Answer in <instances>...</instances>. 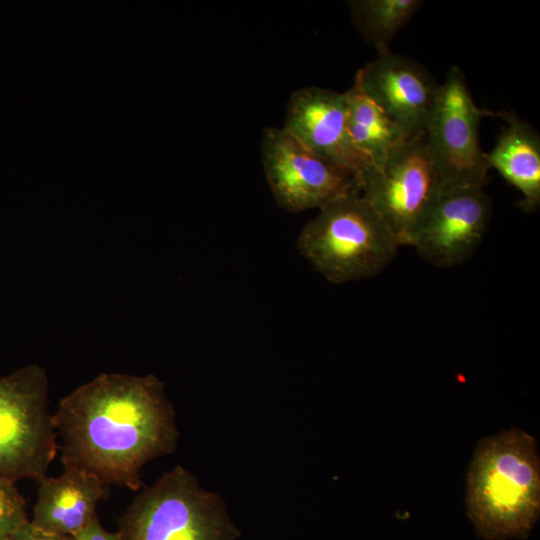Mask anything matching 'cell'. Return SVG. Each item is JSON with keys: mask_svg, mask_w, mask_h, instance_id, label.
Wrapping results in <instances>:
<instances>
[{"mask_svg": "<svg viewBox=\"0 0 540 540\" xmlns=\"http://www.w3.org/2000/svg\"><path fill=\"white\" fill-rule=\"evenodd\" d=\"M53 421L64 469L132 491L143 467L173 453L179 437L164 383L152 374H99L60 400Z\"/></svg>", "mask_w": 540, "mask_h": 540, "instance_id": "obj_1", "label": "cell"}, {"mask_svg": "<svg viewBox=\"0 0 540 540\" xmlns=\"http://www.w3.org/2000/svg\"><path fill=\"white\" fill-rule=\"evenodd\" d=\"M466 505L481 538L529 536L540 512V462L531 435L512 428L479 441L467 475Z\"/></svg>", "mask_w": 540, "mask_h": 540, "instance_id": "obj_2", "label": "cell"}, {"mask_svg": "<svg viewBox=\"0 0 540 540\" xmlns=\"http://www.w3.org/2000/svg\"><path fill=\"white\" fill-rule=\"evenodd\" d=\"M400 246L359 191L320 209L297 237L299 253L333 284L378 275L393 262Z\"/></svg>", "mask_w": 540, "mask_h": 540, "instance_id": "obj_3", "label": "cell"}, {"mask_svg": "<svg viewBox=\"0 0 540 540\" xmlns=\"http://www.w3.org/2000/svg\"><path fill=\"white\" fill-rule=\"evenodd\" d=\"M122 540H235L222 499L177 465L132 501L120 522Z\"/></svg>", "mask_w": 540, "mask_h": 540, "instance_id": "obj_4", "label": "cell"}, {"mask_svg": "<svg viewBox=\"0 0 540 540\" xmlns=\"http://www.w3.org/2000/svg\"><path fill=\"white\" fill-rule=\"evenodd\" d=\"M45 369L26 365L0 377V477L39 482L58 450Z\"/></svg>", "mask_w": 540, "mask_h": 540, "instance_id": "obj_5", "label": "cell"}, {"mask_svg": "<svg viewBox=\"0 0 540 540\" xmlns=\"http://www.w3.org/2000/svg\"><path fill=\"white\" fill-rule=\"evenodd\" d=\"M441 187L422 133L406 137L380 169L369 170L359 182V194L400 245L410 246L415 230Z\"/></svg>", "mask_w": 540, "mask_h": 540, "instance_id": "obj_6", "label": "cell"}, {"mask_svg": "<svg viewBox=\"0 0 540 540\" xmlns=\"http://www.w3.org/2000/svg\"><path fill=\"white\" fill-rule=\"evenodd\" d=\"M498 115L479 108L459 67L439 86L425 136L444 187H483L490 168L479 139L480 120Z\"/></svg>", "mask_w": 540, "mask_h": 540, "instance_id": "obj_7", "label": "cell"}, {"mask_svg": "<svg viewBox=\"0 0 540 540\" xmlns=\"http://www.w3.org/2000/svg\"><path fill=\"white\" fill-rule=\"evenodd\" d=\"M261 155L273 197L288 212L320 210L339 197L359 191L355 177L318 157L282 127L263 129Z\"/></svg>", "mask_w": 540, "mask_h": 540, "instance_id": "obj_8", "label": "cell"}, {"mask_svg": "<svg viewBox=\"0 0 540 540\" xmlns=\"http://www.w3.org/2000/svg\"><path fill=\"white\" fill-rule=\"evenodd\" d=\"M491 213L483 187H444L427 209L410 246L430 264L450 268L469 260L480 246Z\"/></svg>", "mask_w": 540, "mask_h": 540, "instance_id": "obj_9", "label": "cell"}, {"mask_svg": "<svg viewBox=\"0 0 540 540\" xmlns=\"http://www.w3.org/2000/svg\"><path fill=\"white\" fill-rule=\"evenodd\" d=\"M347 115L346 91L304 87L290 96L282 128L308 150L348 172L359 183L373 167L354 147Z\"/></svg>", "mask_w": 540, "mask_h": 540, "instance_id": "obj_10", "label": "cell"}, {"mask_svg": "<svg viewBox=\"0 0 540 540\" xmlns=\"http://www.w3.org/2000/svg\"><path fill=\"white\" fill-rule=\"evenodd\" d=\"M354 83L407 136L425 133L440 85L417 62L390 51L359 69Z\"/></svg>", "mask_w": 540, "mask_h": 540, "instance_id": "obj_11", "label": "cell"}, {"mask_svg": "<svg viewBox=\"0 0 540 540\" xmlns=\"http://www.w3.org/2000/svg\"><path fill=\"white\" fill-rule=\"evenodd\" d=\"M38 483L30 521L45 531L71 538L97 517V505L109 489L95 476L77 469H64L61 475L46 476Z\"/></svg>", "mask_w": 540, "mask_h": 540, "instance_id": "obj_12", "label": "cell"}, {"mask_svg": "<svg viewBox=\"0 0 540 540\" xmlns=\"http://www.w3.org/2000/svg\"><path fill=\"white\" fill-rule=\"evenodd\" d=\"M507 125L493 149L486 153L490 169L500 175L522 195L520 207L528 213L540 205V138L538 133L515 114L499 113Z\"/></svg>", "mask_w": 540, "mask_h": 540, "instance_id": "obj_13", "label": "cell"}, {"mask_svg": "<svg viewBox=\"0 0 540 540\" xmlns=\"http://www.w3.org/2000/svg\"><path fill=\"white\" fill-rule=\"evenodd\" d=\"M346 94L347 127L352 143L373 169L378 170L391 151L408 136L356 83Z\"/></svg>", "mask_w": 540, "mask_h": 540, "instance_id": "obj_14", "label": "cell"}, {"mask_svg": "<svg viewBox=\"0 0 540 540\" xmlns=\"http://www.w3.org/2000/svg\"><path fill=\"white\" fill-rule=\"evenodd\" d=\"M423 4L419 0H355L351 17L364 38L378 51L390 52V43Z\"/></svg>", "mask_w": 540, "mask_h": 540, "instance_id": "obj_15", "label": "cell"}, {"mask_svg": "<svg viewBox=\"0 0 540 540\" xmlns=\"http://www.w3.org/2000/svg\"><path fill=\"white\" fill-rule=\"evenodd\" d=\"M27 521L25 500L16 481L0 477V540H7Z\"/></svg>", "mask_w": 540, "mask_h": 540, "instance_id": "obj_16", "label": "cell"}, {"mask_svg": "<svg viewBox=\"0 0 540 540\" xmlns=\"http://www.w3.org/2000/svg\"><path fill=\"white\" fill-rule=\"evenodd\" d=\"M7 540H72V538L45 531L29 520L13 532Z\"/></svg>", "mask_w": 540, "mask_h": 540, "instance_id": "obj_17", "label": "cell"}, {"mask_svg": "<svg viewBox=\"0 0 540 540\" xmlns=\"http://www.w3.org/2000/svg\"><path fill=\"white\" fill-rule=\"evenodd\" d=\"M72 540H122L119 532L105 530L98 518L93 519L85 528L77 533Z\"/></svg>", "mask_w": 540, "mask_h": 540, "instance_id": "obj_18", "label": "cell"}]
</instances>
